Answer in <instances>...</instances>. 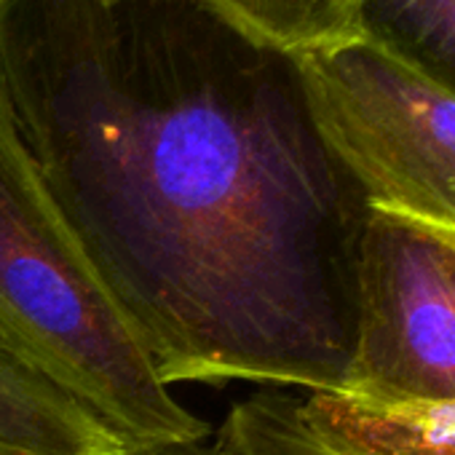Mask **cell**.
<instances>
[{
	"instance_id": "5",
	"label": "cell",
	"mask_w": 455,
	"mask_h": 455,
	"mask_svg": "<svg viewBox=\"0 0 455 455\" xmlns=\"http://www.w3.org/2000/svg\"><path fill=\"white\" fill-rule=\"evenodd\" d=\"M0 452L137 455L102 418L0 332Z\"/></svg>"
},
{
	"instance_id": "7",
	"label": "cell",
	"mask_w": 455,
	"mask_h": 455,
	"mask_svg": "<svg viewBox=\"0 0 455 455\" xmlns=\"http://www.w3.org/2000/svg\"><path fill=\"white\" fill-rule=\"evenodd\" d=\"M346 36L455 97V0H354Z\"/></svg>"
},
{
	"instance_id": "2",
	"label": "cell",
	"mask_w": 455,
	"mask_h": 455,
	"mask_svg": "<svg viewBox=\"0 0 455 455\" xmlns=\"http://www.w3.org/2000/svg\"><path fill=\"white\" fill-rule=\"evenodd\" d=\"M0 332L137 455L201 444L209 423L164 386L94 274L0 102Z\"/></svg>"
},
{
	"instance_id": "3",
	"label": "cell",
	"mask_w": 455,
	"mask_h": 455,
	"mask_svg": "<svg viewBox=\"0 0 455 455\" xmlns=\"http://www.w3.org/2000/svg\"><path fill=\"white\" fill-rule=\"evenodd\" d=\"M298 65L370 206L455 231V97L354 36L298 52Z\"/></svg>"
},
{
	"instance_id": "10",
	"label": "cell",
	"mask_w": 455,
	"mask_h": 455,
	"mask_svg": "<svg viewBox=\"0 0 455 455\" xmlns=\"http://www.w3.org/2000/svg\"><path fill=\"white\" fill-rule=\"evenodd\" d=\"M161 455H217L214 447H201V444H188V447H177V450H166Z\"/></svg>"
},
{
	"instance_id": "6",
	"label": "cell",
	"mask_w": 455,
	"mask_h": 455,
	"mask_svg": "<svg viewBox=\"0 0 455 455\" xmlns=\"http://www.w3.org/2000/svg\"><path fill=\"white\" fill-rule=\"evenodd\" d=\"M298 412L338 455H455V402L370 407L340 394H308Z\"/></svg>"
},
{
	"instance_id": "8",
	"label": "cell",
	"mask_w": 455,
	"mask_h": 455,
	"mask_svg": "<svg viewBox=\"0 0 455 455\" xmlns=\"http://www.w3.org/2000/svg\"><path fill=\"white\" fill-rule=\"evenodd\" d=\"M212 447L217 455H338L306 428L298 396L279 391H260L236 402Z\"/></svg>"
},
{
	"instance_id": "11",
	"label": "cell",
	"mask_w": 455,
	"mask_h": 455,
	"mask_svg": "<svg viewBox=\"0 0 455 455\" xmlns=\"http://www.w3.org/2000/svg\"><path fill=\"white\" fill-rule=\"evenodd\" d=\"M0 455H4V452H0Z\"/></svg>"
},
{
	"instance_id": "9",
	"label": "cell",
	"mask_w": 455,
	"mask_h": 455,
	"mask_svg": "<svg viewBox=\"0 0 455 455\" xmlns=\"http://www.w3.org/2000/svg\"><path fill=\"white\" fill-rule=\"evenodd\" d=\"M263 38L306 52L346 38L354 0H220Z\"/></svg>"
},
{
	"instance_id": "4",
	"label": "cell",
	"mask_w": 455,
	"mask_h": 455,
	"mask_svg": "<svg viewBox=\"0 0 455 455\" xmlns=\"http://www.w3.org/2000/svg\"><path fill=\"white\" fill-rule=\"evenodd\" d=\"M340 396L370 407L455 402V231L370 206Z\"/></svg>"
},
{
	"instance_id": "1",
	"label": "cell",
	"mask_w": 455,
	"mask_h": 455,
	"mask_svg": "<svg viewBox=\"0 0 455 455\" xmlns=\"http://www.w3.org/2000/svg\"><path fill=\"white\" fill-rule=\"evenodd\" d=\"M0 102L164 386L340 394L370 201L220 0H0Z\"/></svg>"
}]
</instances>
